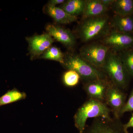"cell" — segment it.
<instances>
[{
	"instance_id": "7402d4cb",
	"label": "cell",
	"mask_w": 133,
	"mask_h": 133,
	"mask_svg": "<svg viewBox=\"0 0 133 133\" xmlns=\"http://www.w3.org/2000/svg\"><path fill=\"white\" fill-rule=\"evenodd\" d=\"M124 127L126 130L130 128H133V113L132 114V116L128 121L126 124H124Z\"/></svg>"
},
{
	"instance_id": "30bf717a",
	"label": "cell",
	"mask_w": 133,
	"mask_h": 133,
	"mask_svg": "<svg viewBox=\"0 0 133 133\" xmlns=\"http://www.w3.org/2000/svg\"><path fill=\"white\" fill-rule=\"evenodd\" d=\"M31 58L37 57L51 47L54 41L48 33L27 38Z\"/></svg>"
},
{
	"instance_id": "7a4b0ae2",
	"label": "cell",
	"mask_w": 133,
	"mask_h": 133,
	"mask_svg": "<svg viewBox=\"0 0 133 133\" xmlns=\"http://www.w3.org/2000/svg\"><path fill=\"white\" fill-rule=\"evenodd\" d=\"M102 70L115 85L122 90L127 88L129 76L116 52H108Z\"/></svg>"
},
{
	"instance_id": "ffe728a7",
	"label": "cell",
	"mask_w": 133,
	"mask_h": 133,
	"mask_svg": "<svg viewBox=\"0 0 133 133\" xmlns=\"http://www.w3.org/2000/svg\"><path fill=\"white\" fill-rule=\"evenodd\" d=\"M80 79L78 73L73 70H69L63 74V81L66 86L73 87L78 84Z\"/></svg>"
},
{
	"instance_id": "7c38bea8",
	"label": "cell",
	"mask_w": 133,
	"mask_h": 133,
	"mask_svg": "<svg viewBox=\"0 0 133 133\" xmlns=\"http://www.w3.org/2000/svg\"><path fill=\"white\" fill-rule=\"evenodd\" d=\"M108 8L101 3L100 0H87L82 14L83 20L104 15Z\"/></svg>"
},
{
	"instance_id": "3957f363",
	"label": "cell",
	"mask_w": 133,
	"mask_h": 133,
	"mask_svg": "<svg viewBox=\"0 0 133 133\" xmlns=\"http://www.w3.org/2000/svg\"><path fill=\"white\" fill-rule=\"evenodd\" d=\"M64 66L78 73L84 83L96 79L106 78V74L84 60L79 55L68 54L64 57Z\"/></svg>"
},
{
	"instance_id": "52a82bcc",
	"label": "cell",
	"mask_w": 133,
	"mask_h": 133,
	"mask_svg": "<svg viewBox=\"0 0 133 133\" xmlns=\"http://www.w3.org/2000/svg\"><path fill=\"white\" fill-rule=\"evenodd\" d=\"M102 41L114 52H121L132 48L133 36L114 30L105 36Z\"/></svg>"
},
{
	"instance_id": "ba28073f",
	"label": "cell",
	"mask_w": 133,
	"mask_h": 133,
	"mask_svg": "<svg viewBox=\"0 0 133 133\" xmlns=\"http://www.w3.org/2000/svg\"><path fill=\"white\" fill-rule=\"evenodd\" d=\"M127 95L112 83L108 90L105 103L110 108L114 117L120 119L121 113L126 102Z\"/></svg>"
},
{
	"instance_id": "ac0fdd59",
	"label": "cell",
	"mask_w": 133,
	"mask_h": 133,
	"mask_svg": "<svg viewBox=\"0 0 133 133\" xmlns=\"http://www.w3.org/2000/svg\"><path fill=\"white\" fill-rule=\"evenodd\" d=\"M118 55L128 73L133 77V48L120 52Z\"/></svg>"
},
{
	"instance_id": "5bb4252c",
	"label": "cell",
	"mask_w": 133,
	"mask_h": 133,
	"mask_svg": "<svg viewBox=\"0 0 133 133\" xmlns=\"http://www.w3.org/2000/svg\"><path fill=\"white\" fill-rule=\"evenodd\" d=\"M112 26L114 30L127 33L133 34V15L120 16L115 15L112 19Z\"/></svg>"
},
{
	"instance_id": "5b68a950",
	"label": "cell",
	"mask_w": 133,
	"mask_h": 133,
	"mask_svg": "<svg viewBox=\"0 0 133 133\" xmlns=\"http://www.w3.org/2000/svg\"><path fill=\"white\" fill-rule=\"evenodd\" d=\"M109 49L104 44L94 43L82 47L79 56L93 66L102 70Z\"/></svg>"
},
{
	"instance_id": "2e32d148",
	"label": "cell",
	"mask_w": 133,
	"mask_h": 133,
	"mask_svg": "<svg viewBox=\"0 0 133 133\" xmlns=\"http://www.w3.org/2000/svg\"><path fill=\"white\" fill-rule=\"evenodd\" d=\"M85 1L84 0H69L62 4L60 8L69 15L77 17L83 14Z\"/></svg>"
},
{
	"instance_id": "44dd1931",
	"label": "cell",
	"mask_w": 133,
	"mask_h": 133,
	"mask_svg": "<svg viewBox=\"0 0 133 133\" xmlns=\"http://www.w3.org/2000/svg\"><path fill=\"white\" fill-rule=\"evenodd\" d=\"M132 111H133V88L131 91L127 101H126L124 107L122 110L121 113V117L124 113L127 112Z\"/></svg>"
},
{
	"instance_id": "8992f818",
	"label": "cell",
	"mask_w": 133,
	"mask_h": 133,
	"mask_svg": "<svg viewBox=\"0 0 133 133\" xmlns=\"http://www.w3.org/2000/svg\"><path fill=\"white\" fill-rule=\"evenodd\" d=\"M79 133H129L124 128L120 119L113 117L109 119L95 118L90 125H86L83 132Z\"/></svg>"
},
{
	"instance_id": "8fae6325",
	"label": "cell",
	"mask_w": 133,
	"mask_h": 133,
	"mask_svg": "<svg viewBox=\"0 0 133 133\" xmlns=\"http://www.w3.org/2000/svg\"><path fill=\"white\" fill-rule=\"evenodd\" d=\"M46 30L52 38L67 48H72L75 45L76 38L73 33L68 29L57 25L49 24L46 26Z\"/></svg>"
},
{
	"instance_id": "4fadbf2b",
	"label": "cell",
	"mask_w": 133,
	"mask_h": 133,
	"mask_svg": "<svg viewBox=\"0 0 133 133\" xmlns=\"http://www.w3.org/2000/svg\"><path fill=\"white\" fill-rule=\"evenodd\" d=\"M46 13L59 24H66L77 21V17L67 14L61 8L48 4L45 8Z\"/></svg>"
},
{
	"instance_id": "9c48e42d",
	"label": "cell",
	"mask_w": 133,
	"mask_h": 133,
	"mask_svg": "<svg viewBox=\"0 0 133 133\" xmlns=\"http://www.w3.org/2000/svg\"><path fill=\"white\" fill-rule=\"evenodd\" d=\"M112 83L107 77L84 83L83 89L89 99L105 102L107 92Z\"/></svg>"
},
{
	"instance_id": "d4e9b609",
	"label": "cell",
	"mask_w": 133,
	"mask_h": 133,
	"mask_svg": "<svg viewBox=\"0 0 133 133\" xmlns=\"http://www.w3.org/2000/svg\"></svg>"
},
{
	"instance_id": "cb8c5ba5",
	"label": "cell",
	"mask_w": 133,
	"mask_h": 133,
	"mask_svg": "<svg viewBox=\"0 0 133 133\" xmlns=\"http://www.w3.org/2000/svg\"><path fill=\"white\" fill-rule=\"evenodd\" d=\"M100 1L103 5L108 7L110 5L111 6L115 0H100Z\"/></svg>"
},
{
	"instance_id": "d6986e66",
	"label": "cell",
	"mask_w": 133,
	"mask_h": 133,
	"mask_svg": "<svg viewBox=\"0 0 133 133\" xmlns=\"http://www.w3.org/2000/svg\"><path fill=\"white\" fill-rule=\"evenodd\" d=\"M42 57L44 59L54 60L62 64L64 63L65 56L59 48L52 46L50 47L44 53Z\"/></svg>"
},
{
	"instance_id": "9a60e30c",
	"label": "cell",
	"mask_w": 133,
	"mask_h": 133,
	"mask_svg": "<svg viewBox=\"0 0 133 133\" xmlns=\"http://www.w3.org/2000/svg\"><path fill=\"white\" fill-rule=\"evenodd\" d=\"M111 6L115 15L127 16L133 14V0H115Z\"/></svg>"
},
{
	"instance_id": "277c9868",
	"label": "cell",
	"mask_w": 133,
	"mask_h": 133,
	"mask_svg": "<svg viewBox=\"0 0 133 133\" xmlns=\"http://www.w3.org/2000/svg\"><path fill=\"white\" fill-rule=\"evenodd\" d=\"M110 25L109 17L105 15L84 19L79 28V37L85 42L105 37L110 32Z\"/></svg>"
},
{
	"instance_id": "6da1fadb",
	"label": "cell",
	"mask_w": 133,
	"mask_h": 133,
	"mask_svg": "<svg viewBox=\"0 0 133 133\" xmlns=\"http://www.w3.org/2000/svg\"><path fill=\"white\" fill-rule=\"evenodd\" d=\"M111 113V109L105 102L89 99L79 108L74 115L75 127L79 133H81L85 128L88 118H110Z\"/></svg>"
},
{
	"instance_id": "603a6c76",
	"label": "cell",
	"mask_w": 133,
	"mask_h": 133,
	"mask_svg": "<svg viewBox=\"0 0 133 133\" xmlns=\"http://www.w3.org/2000/svg\"><path fill=\"white\" fill-rule=\"evenodd\" d=\"M65 1L64 0H51L49 2L48 4L56 6L58 4H63Z\"/></svg>"
},
{
	"instance_id": "e0dca14e",
	"label": "cell",
	"mask_w": 133,
	"mask_h": 133,
	"mask_svg": "<svg viewBox=\"0 0 133 133\" xmlns=\"http://www.w3.org/2000/svg\"><path fill=\"white\" fill-rule=\"evenodd\" d=\"M26 97L25 93L22 92L16 89L8 91L0 97V107L24 99Z\"/></svg>"
}]
</instances>
